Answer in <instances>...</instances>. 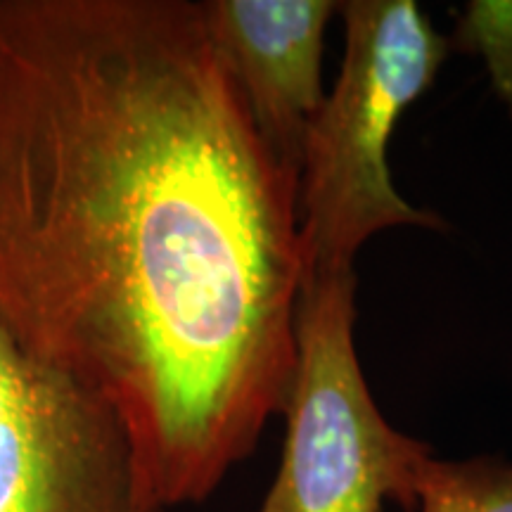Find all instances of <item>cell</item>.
Segmentation results:
<instances>
[{
    "label": "cell",
    "mask_w": 512,
    "mask_h": 512,
    "mask_svg": "<svg viewBox=\"0 0 512 512\" xmlns=\"http://www.w3.org/2000/svg\"><path fill=\"white\" fill-rule=\"evenodd\" d=\"M297 197L200 3L0 0V330L110 403L166 512L285 411Z\"/></svg>",
    "instance_id": "1"
},
{
    "label": "cell",
    "mask_w": 512,
    "mask_h": 512,
    "mask_svg": "<svg viewBox=\"0 0 512 512\" xmlns=\"http://www.w3.org/2000/svg\"><path fill=\"white\" fill-rule=\"evenodd\" d=\"M347 50L330 95L313 117L299 169L304 275L354 268L384 228H444L437 214L396 192L387 145L396 121L437 79L448 41L413 0L339 3Z\"/></svg>",
    "instance_id": "2"
},
{
    "label": "cell",
    "mask_w": 512,
    "mask_h": 512,
    "mask_svg": "<svg viewBox=\"0 0 512 512\" xmlns=\"http://www.w3.org/2000/svg\"><path fill=\"white\" fill-rule=\"evenodd\" d=\"M354 268L304 275L297 363L285 403L278 475L256 512H382L418 505L415 484L432 448L389 425L354 344Z\"/></svg>",
    "instance_id": "3"
},
{
    "label": "cell",
    "mask_w": 512,
    "mask_h": 512,
    "mask_svg": "<svg viewBox=\"0 0 512 512\" xmlns=\"http://www.w3.org/2000/svg\"><path fill=\"white\" fill-rule=\"evenodd\" d=\"M0 512H166L140 489L119 415L0 330Z\"/></svg>",
    "instance_id": "4"
},
{
    "label": "cell",
    "mask_w": 512,
    "mask_h": 512,
    "mask_svg": "<svg viewBox=\"0 0 512 512\" xmlns=\"http://www.w3.org/2000/svg\"><path fill=\"white\" fill-rule=\"evenodd\" d=\"M200 8L268 150L299 176L306 133L325 100L320 62L337 3L207 0Z\"/></svg>",
    "instance_id": "5"
},
{
    "label": "cell",
    "mask_w": 512,
    "mask_h": 512,
    "mask_svg": "<svg viewBox=\"0 0 512 512\" xmlns=\"http://www.w3.org/2000/svg\"><path fill=\"white\" fill-rule=\"evenodd\" d=\"M415 498L420 512H512V463L427 456L420 465Z\"/></svg>",
    "instance_id": "6"
},
{
    "label": "cell",
    "mask_w": 512,
    "mask_h": 512,
    "mask_svg": "<svg viewBox=\"0 0 512 512\" xmlns=\"http://www.w3.org/2000/svg\"><path fill=\"white\" fill-rule=\"evenodd\" d=\"M460 50L484 57L496 93L512 110V3L475 0L467 5L456 29Z\"/></svg>",
    "instance_id": "7"
}]
</instances>
